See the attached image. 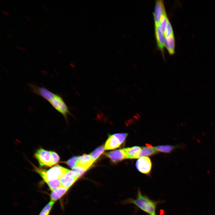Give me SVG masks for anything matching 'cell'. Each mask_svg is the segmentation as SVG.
Wrapping results in <instances>:
<instances>
[{"instance_id":"cell-1","label":"cell","mask_w":215,"mask_h":215,"mask_svg":"<svg viewBox=\"0 0 215 215\" xmlns=\"http://www.w3.org/2000/svg\"><path fill=\"white\" fill-rule=\"evenodd\" d=\"M123 203L133 204L149 215H156V209L158 202L152 200L147 196L142 195L139 189H138L136 199L128 198Z\"/></svg>"},{"instance_id":"cell-2","label":"cell","mask_w":215,"mask_h":215,"mask_svg":"<svg viewBox=\"0 0 215 215\" xmlns=\"http://www.w3.org/2000/svg\"><path fill=\"white\" fill-rule=\"evenodd\" d=\"M33 166L35 171L40 175L46 183L57 179L61 180L69 170L58 165L48 170Z\"/></svg>"},{"instance_id":"cell-3","label":"cell","mask_w":215,"mask_h":215,"mask_svg":"<svg viewBox=\"0 0 215 215\" xmlns=\"http://www.w3.org/2000/svg\"><path fill=\"white\" fill-rule=\"evenodd\" d=\"M49 102L56 110L63 116L66 120H67L68 114L71 115L67 105L60 95L56 94Z\"/></svg>"},{"instance_id":"cell-4","label":"cell","mask_w":215,"mask_h":215,"mask_svg":"<svg viewBox=\"0 0 215 215\" xmlns=\"http://www.w3.org/2000/svg\"><path fill=\"white\" fill-rule=\"evenodd\" d=\"M34 156L38 161L40 167H51V151L40 148L35 153Z\"/></svg>"},{"instance_id":"cell-5","label":"cell","mask_w":215,"mask_h":215,"mask_svg":"<svg viewBox=\"0 0 215 215\" xmlns=\"http://www.w3.org/2000/svg\"><path fill=\"white\" fill-rule=\"evenodd\" d=\"M28 85L33 93L40 96L49 102L56 95V94L45 87L36 86L31 83L29 84Z\"/></svg>"},{"instance_id":"cell-6","label":"cell","mask_w":215,"mask_h":215,"mask_svg":"<svg viewBox=\"0 0 215 215\" xmlns=\"http://www.w3.org/2000/svg\"><path fill=\"white\" fill-rule=\"evenodd\" d=\"M136 166L137 169L140 172L148 174L150 172L152 163L150 159L147 156L139 158L136 161Z\"/></svg>"},{"instance_id":"cell-7","label":"cell","mask_w":215,"mask_h":215,"mask_svg":"<svg viewBox=\"0 0 215 215\" xmlns=\"http://www.w3.org/2000/svg\"><path fill=\"white\" fill-rule=\"evenodd\" d=\"M166 12L162 0H156V1L153 13L155 24H159L162 15Z\"/></svg>"},{"instance_id":"cell-8","label":"cell","mask_w":215,"mask_h":215,"mask_svg":"<svg viewBox=\"0 0 215 215\" xmlns=\"http://www.w3.org/2000/svg\"><path fill=\"white\" fill-rule=\"evenodd\" d=\"M155 36L158 48L162 53L165 46V37L164 32L159 24H155Z\"/></svg>"},{"instance_id":"cell-9","label":"cell","mask_w":215,"mask_h":215,"mask_svg":"<svg viewBox=\"0 0 215 215\" xmlns=\"http://www.w3.org/2000/svg\"><path fill=\"white\" fill-rule=\"evenodd\" d=\"M78 179L73 171L69 170L61 180V186L69 189Z\"/></svg>"},{"instance_id":"cell-10","label":"cell","mask_w":215,"mask_h":215,"mask_svg":"<svg viewBox=\"0 0 215 215\" xmlns=\"http://www.w3.org/2000/svg\"><path fill=\"white\" fill-rule=\"evenodd\" d=\"M105 155L113 162H117L126 159L123 149L107 152Z\"/></svg>"},{"instance_id":"cell-11","label":"cell","mask_w":215,"mask_h":215,"mask_svg":"<svg viewBox=\"0 0 215 215\" xmlns=\"http://www.w3.org/2000/svg\"><path fill=\"white\" fill-rule=\"evenodd\" d=\"M68 189L61 186L52 191L50 195V201L54 203L63 196Z\"/></svg>"},{"instance_id":"cell-12","label":"cell","mask_w":215,"mask_h":215,"mask_svg":"<svg viewBox=\"0 0 215 215\" xmlns=\"http://www.w3.org/2000/svg\"><path fill=\"white\" fill-rule=\"evenodd\" d=\"M93 162L90 155L85 154L79 157L77 166L83 168L87 170Z\"/></svg>"},{"instance_id":"cell-13","label":"cell","mask_w":215,"mask_h":215,"mask_svg":"<svg viewBox=\"0 0 215 215\" xmlns=\"http://www.w3.org/2000/svg\"><path fill=\"white\" fill-rule=\"evenodd\" d=\"M157 152V150L151 146H147V147H141L140 150L137 154L136 159L151 156Z\"/></svg>"},{"instance_id":"cell-14","label":"cell","mask_w":215,"mask_h":215,"mask_svg":"<svg viewBox=\"0 0 215 215\" xmlns=\"http://www.w3.org/2000/svg\"><path fill=\"white\" fill-rule=\"evenodd\" d=\"M120 145L118 139L113 135H110L105 143V148L106 150L113 149L119 147Z\"/></svg>"},{"instance_id":"cell-15","label":"cell","mask_w":215,"mask_h":215,"mask_svg":"<svg viewBox=\"0 0 215 215\" xmlns=\"http://www.w3.org/2000/svg\"><path fill=\"white\" fill-rule=\"evenodd\" d=\"M165 46L170 55H172L174 53L175 40L174 35L165 38Z\"/></svg>"},{"instance_id":"cell-16","label":"cell","mask_w":215,"mask_h":215,"mask_svg":"<svg viewBox=\"0 0 215 215\" xmlns=\"http://www.w3.org/2000/svg\"><path fill=\"white\" fill-rule=\"evenodd\" d=\"M141 147L138 146L123 148L126 157V159H136V156L140 150Z\"/></svg>"},{"instance_id":"cell-17","label":"cell","mask_w":215,"mask_h":215,"mask_svg":"<svg viewBox=\"0 0 215 215\" xmlns=\"http://www.w3.org/2000/svg\"><path fill=\"white\" fill-rule=\"evenodd\" d=\"M105 149L103 146H100L90 154V155L94 162L103 153Z\"/></svg>"},{"instance_id":"cell-18","label":"cell","mask_w":215,"mask_h":215,"mask_svg":"<svg viewBox=\"0 0 215 215\" xmlns=\"http://www.w3.org/2000/svg\"><path fill=\"white\" fill-rule=\"evenodd\" d=\"M154 148L158 151L167 153L171 152L175 148V147L172 145H165L157 146Z\"/></svg>"},{"instance_id":"cell-19","label":"cell","mask_w":215,"mask_h":215,"mask_svg":"<svg viewBox=\"0 0 215 215\" xmlns=\"http://www.w3.org/2000/svg\"><path fill=\"white\" fill-rule=\"evenodd\" d=\"M165 38H167L173 36V30L171 24L169 21L164 32Z\"/></svg>"},{"instance_id":"cell-20","label":"cell","mask_w":215,"mask_h":215,"mask_svg":"<svg viewBox=\"0 0 215 215\" xmlns=\"http://www.w3.org/2000/svg\"><path fill=\"white\" fill-rule=\"evenodd\" d=\"M86 171L83 168L77 166L73 168L72 170L78 179Z\"/></svg>"},{"instance_id":"cell-21","label":"cell","mask_w":215,"mask_h":215,"mask_svg":"<svg viewBox=\"0 0 215 215\" xmlns=\"http://www.w3.org/2000/svg\"><path fill=\"white\" fill-rule=\"evenodd\" d=\"M54 203L53 202H50L44 206L39 215H48Z\"/></svg>"},{"instance_id":"cell-22","label":"cell","mask_w":215,"mask_h":215,"mask_svg":"<svg viewBox=\"0 0 215 215\" xmlns=\"http://www.w3.org/2000/svg\"><path fill=\"white\" fill-rule=\"evenodd\" d=\"M79 156H74L64 162L70 168H73L76 166L79 160Z\"/></svg>"},{"instance_id":"cell-23","label":"cell","mask_w":215,"mask_h":215,"mask_svg":"<svg viewBox=\"0 0 215 215\" xmlns=\"http://www.w3.org/2000/svg\"><path fill=\"white\" fill-rule=\"evenodd\" d=\"M51 166L56 165L60 160V157L56 152L51 151Z\"/></svg>"},{"instance_id":"cell-24","label":"cell","mask_w":215,"mask_h":215,"mask_svg":"<svg viewBox=\"0 0 215 215\" xmlns=\"http://www.w3.org/2000/svg\"><path fill=\"white\" fill-rule=\"evenodd\" d=\"M118 140L120 145L122 144L128 134L127 133H117L113 135Z\"/></svg>"},{"instance_id":"cell-25","label":"cell","mask_w":215,"mask_h":215,"mask_svg":"<svg viewBox=\"0 0 215 215\" xmlns=\"http://www.w3.org/2000/svg\"><path fill=\"white\" fill-rule=\"evenodd\" d=\"M2 12L3 13H4L5 15L7 16H10V15H9L8 13L7 12V11L6 10H4L2 11Z\"/></svg>"},{"instance_id":"cell-26","label":"cell","mask_w":215,"mask_h":215,"mask_svg":"<svg viewBox=\"0 0 215 215\" xmlns=\"http://www.w3.org/2000/svg\"><path fill=\"white\" fill-rule=\"evenodd\" d=\"M7 36H9L10 38L12 37V36H11L10 35L9 33H7Z\"/></svg>"},{"instance_id":"cell-27","label":"cell","mask_w":215,"mask_h":215,"mask_svg":"<svg viewBox=\"0 0 215 215\" xmlns=\"http://www.w3.org/2000/svg\"><path fill=\"white\" fill-rule=\"evenodd\" d=\"M26 50V49H25V48H24V47H23V48H22V50L23 51H25V50Z\"/></svg>"},{"instance_id":"cell-28","label":"cell","mask_w":215,"mask_h":215,"mask_svg":"<svg viewBox=\"0 0 215 215\" xmlns=\"http://www.w3.org/2000/svg\"><path fill=\"white\" fill-rule=\"evenodd\" d=\"M12 10L13 11L14 13H16V14H17V13L15 10H13V9H12Z\"/></svg>"},{"instance_id":"cell-29","label":"cell","mask_w":215,"mask_h":215,"mask_svg":"<svg viewBox=\"0 0 215 215\" xmlns=\"http://www.w3.org/2000/svg\"><path fill=\"white\" fill-rule=\"evenodd\" d=\"M23 23L25 25V26H26V27H27V24H26L24 22H23Z\"/></svg>"},{"instance_id":"cell-30","label":"cell","mask_w":215,"mask_h":215,"mask_svg":"<svg viewBox=\"0 0 215 215\" xmlns=\"http://www.w3.org/2000/svg\"><path fill=\"white\" fill-rule=\"evenodd\" d=\"M26 17L29 21H30V19L27 16H26Z\"/></svg>"},{"instance_id":"cell-31","label":"cell","mask_w":215,"mask_h":215,"mask_svg":"<svg viewBox=\"0 0 215 215\" xmlns=\"http://www.w3.org/2000/svg\"><path fill=\"white\" fill-rule=\"evenodd\" d=\"M42 40L44 42V43H46V42L43 39V38H42Z\"/></svg>"},{"instance_id":"cell-32","label":"cell","mask_w":215,"mask_h":215,"mask_svg":"<svg viewBox=\"0 0 215 215\" xmlns=\"http://www.w3.org/2000/svg\"><path fill=\"white\" fill-rule=\"evenodd\" d=\"M1 40L3 42L5 43V42L4 41V40L2 39V38H1Z\"/></svg>"},{"instance_id":"cell-33","label":"cell","mask_w":215,"mask_h":215,"mask_svg":"<svg viewBox=\"0 0 215 215\" xmlns=\"http://www.w3.org/2000/svg\"><path fill=\"white\" fill-rule=\"evenodd\" d=\"M39 29H40V30H41V31L42 32H43V30L41 29V28H39Z\"/></svg>"},{"instance_id":"cell-34","label":"cell","mask_w":215,"mask_h":215,"mask_svg":"<svg viewBox=\"0 0 215 215\" xmlns=\"http://www.w3.org/2000/svg\"><path fill=\"white\" fill-rule=\"evenodd\" d=\"M43 8L46 11V10H47V9H46V8H45V7H44V6H43Z\"/></svg>"},{"instance_id":"cell-35","label":"cell","mask_w":215,"mask_h":215,"mask_svg":"<svg viewBox=\"0 0 215 215\" xmlns=\"http://www.w3.org/2000/svg\"><path fill=\"white\" fill-rule=\"evenodd\" d=\"M9 29L12 32H13V31L10 28H9Z\"/></svg>"},{"instance_id":"cell-36","label":"cell","mask_w":215,"mask_h":215,"mask_svg":"<svg viewBox=\"0 0 215 215\" xmlns=\"http://www.w3.org/2000/svg\"><path fill=\"white\" fill-rule=\"evenodd\" d=\"M42 23L43 24V25L45 27H46V25L44 24V23Z\"/></svg>"},{"instance_id":"cell-37","label":"cell","mask_w":215,"mask_h":215,"mask_svg":"<svg viewBox=\"0 0 215 215\" xmlns=\"http://www.w3.org/2000/svg\"><path fill=\"white\" fill-rule=\"evenodd\" d=\"M57 50H58V51L59 52V53H61V52L60 51H59V50L58 49Z\"/></svg>"},{"instance_id":"cell-38","label":"cell","mask_w":215,"mask_h":215,"mask_svg":"<svg viewBox=\"0 0 215 215\" xmlns=\"http://www.w3.org/2000/svg\"><path fill=\"white\" fill-rule=\"evenodd\" d=\"M53 24L55 26H55H56V27H57V26H56V25L54 23H53Z\"/></svg>"},{"instance_id":"cell-39","label":"cell","mask_w":215,"mask_h":215,"mask_svg":"<svg viewBox=\"0 0 215 215\" xmlns=\"http://www.w3.org/2000/svg\"><path fill=\"white\" fill-rule=\"evenodd\" d=\"M47 33H48V34H49V32L48 31H47Z\"/></svg>"}]
</instances>
